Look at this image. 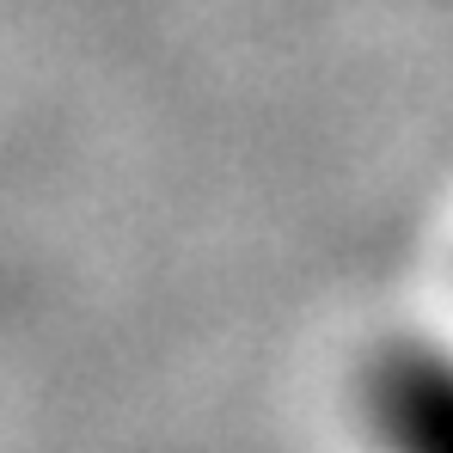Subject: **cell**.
I'll return each instance as SVG.
<instances>
[{
  "label": "cell",
  "mask_w": 453,
  "mask_h": 453,
  "mask_svg": "<svg viewBox=\"0 0 453 453\" xmlns=\"http://www.w3.org/2000/svg\"><path fill=\"white\" fill-rule=\"evenodd\" d=\"M368 411L392 453H453V362L441 349H392L368 380Z\"/></svg>",
  "instance_id": "6da1fadb"
}]
</instances>
